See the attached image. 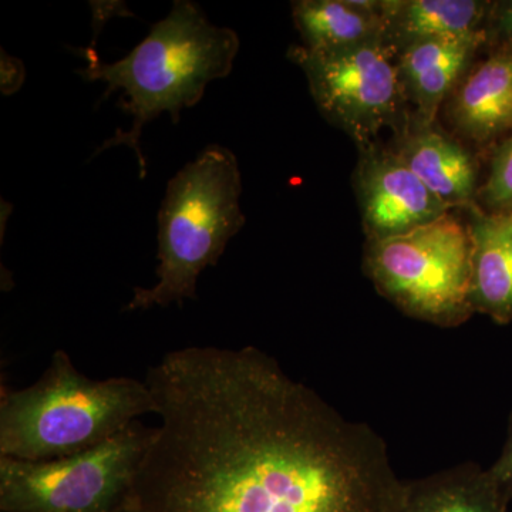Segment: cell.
Wrapping results in <instances>:
<instances>
[{
  "instance_id": "8",
  "label": "cell",
  "mask_w": 512,
  "mask_h": 512,
  "mask_svg": "<svg viewBox=\"0 0 512 512\" xmlns=\"http://www.w3.org/2000/svg\"><path fill=\"white\" fill-rule=\"evenodd\" d=\"M353 181L367 241L409 234L453 211L393 150L363 151Z\"/></svg>"
},
{
  "instance_id": "1",
  "label": "cell",
  "mask_w": 512,
  "mask_h": 512,
  "mask_svg": "<svg viewBox=\"0 0 512 512\" xmlns=\"http://www.w3.org/2000/svg\"><path fill=\"white\" fill-rule=\"evenodd\" d=\"M160 424L123 512H399L372 427L256 348H185L147 373Z\"/></svg>"
},
{
  "instance_id": "9",
  "label": "cell",
  "mask_w": 512,
  "mask_h": 512,
  "mask_svg": "<svg viewBox=\"0 0 512 512\" xmlns=\"http://www.w3.org/2000/svg\"><path fill=\"white\" fill-rule=\"evenodd\" d=\"M487 42V32L423 40L403 47L397 56L400 80L407 100L414 106L413 128L436 124L440 107L456 90L478 49Z\"/></svg>"
},
{
  "instance_id": "16",
  "label": "cell",
  "mask_w": 512,
  "mask_h": 512,
  "mask_svg": "<svg viewBox=\"0 0 512 512\" xmlns=\"http://www.w3.org/2000/svg\"><path fill=\"white\" fill-rule=\"evenodd\" d=\"M477 202L485 212H512V136L495 150L487 180Z\"/></svg>"
},
{
  "instance_id": "6",
  "label": "cell",
  "mask_w": 512,
  "mask_h": 512,
  "mask_svg": "<svg viewBox=\"0 0 512 512\" xmlns=\"http://www.w3.org/2000/svg\"><path fill=\"white\" fill-rule=\"evenodd\" d=\"M153 427L141 421L119 436L49 461L0 457L2 512H123Z\"/></svg>"
},
{
  "instance_id": "14",
  "label": "cell",
  "mask_w": 512,
  "mask_h": 512,
  "mask_svg": "<svg viewBox=\"0 0 512 512\" xmlns=\"http://www.w3.org/2000/svg\"><path fill=\"white\" fill-rule=\"evenodd\" d=\"M488 9L478 0H382L386 36L399 52L423 40L476 35Z\"/></svg>"
},
{
  "instance_id": "15",
  "label": "cell",
  "mask_w": 512,
  "mask_h": 512,
  "mask_svg": "<svg viewBox=\"0 0 512 512\" xmlns=\"http://www.w3.org/2000/svg\"><path fill=\"white\" fill-rule=\"evenodd\" d=\"M292 16L303 47L339 50L386 37L382 13L359 8L353 0H298Z\"/></svg>"
},
{
  "instance_id": "13",
  "label": "cell",
  "mask_w": 512,
  "mask_h": 512,
  "mask_svg": "<svg viewBox=\"0 0 512 512\" xmlns=\"http://www.w3.org/2000/svg\"><path fill=\"white\" fill-rule=\"evenodd\" d=\"M510 501L490 468L463 463L406 481L399 512H510Z\"/></svg>"
},
{
  "instance_id": "18",
  "label": "cell",
  "mask_w": 512,
  "mask_h": 512,
  "mask_svg": "<svg viewBox=\"0 0 512 512\" xmlns=\"http://www.w3.org/2000/svg\"><path fill=\"white\" fill-rule=\"evenodd\" d=\"M497 23L498 30L512 46V2H505L498 8Z\"/></svg>"
},
{
  "instance_id": "3",
  "label": "cell",
  "mask_w": 512,
  "mask_h": 512,
  "mask_svg": "<svg viewBox=\"0 0 512 512\" xmlns=\"http://www.w3.org/2000/svg\"><path fill=\"white\" fill-rule=\"evenodd\" d=\"M156 414L146 382L94 380L56 350L32 386L0 390V457L49 461L76 456L119 436L144 414Z\"/></svg>"
},
{
  "instance_id": "17",
  "label": "cell",
  "mask_w": 512,
  "mask_h": 512,
  "mask_svg": "<svg viewBox=\"0 0 512 512\" xmlns=\"http://www.w3.org/2000/svg\"><path fill=\"white\" fill-rule=\"evenodd\" d=\"M490 471L495 480H497V483L503 488L504 493L512 500V419L503 453H501V456L498 457L493 466L490 467Z\"/></svg>"
},
{
  "instance_id": "12",
  "label": "cell",
  "mask_w": 512,
  "mask_h": 512,
  "mask_svg": "<svg viewBox=\"0 0 512 512\" xmlns=\"http://www.w3.org/2000/svg\"><path fill=\"white\" fill-rule=\"evenodd\" d=\"M473 306L498 325L512 322V212L471 210Z\"/></svg>"
},
{
  "instance_id": "5",
  "label": "cell",
  "mask_w": 512,
  "mask_h": 512,
  "mask_svg": "<svg viewBox=\"0 0 512 512\" xmlns=\"http://www.w3.org/2000/svg\"><path fill=\"white\" fill-rule=\"evenodd\" d=\"M363 266L377 292L410 318L457 328L476 313L470 227L453 212L409 234L367 241Z\"/></svg>"
},
{
  "instance_id": "10",
  "label": "cell",
  "mask_w": 512,
  "mask_h": 512,
  "mask_svg": "<svg viewBox=\"0 0 512 512\" xmlns=\"http://www.w3.org/2000/svg\"><path fill=\"white\" fill-rule=\"evenodd\" d=\"M447 116L461 136L477 144L512 131L511 45L468 70L447 100Z\"/></svg>"
},
{
  "instance_id": "7",
  "label": "cell",
  "mask_w": 512,
  "mask_h": 512,
  "mask_svg": "<svg viewBox=\"0 0 512 512\" xmlns=\"http://www.w3.org/2000/svg\"><path fill=\"white\" fill-rule=\"evenodd\" d=\"M399 50L386 37L339 50L289 47L288 57L308 79L316 106L367 151L384 128L396 127L404 114Z\"/></svg>"
},
{
  "instance_id": "2",
  "label": "cell",
  "mask_w": 512,
  "mask_h": 512,
  "mask_svg": "<svg viewBox=\"0 0 512 512\" xmlns=\"http://www.w3.org/2000/svg\"><path fill=\"white\" fill-rule=\"evenodd\" d=\"M238 50L237 33L212 25L190 0L174 2L167 18L119 62L103 63L93 49H87L84 57L89 64L79 73L89 82L106 84L103 97L121 90L120 107L133 119L130 130L117 131L96 154L127 146L136 154L140 177H146L140 147L143 128L163 113L177 124L181 111L200 103L208 84L232 72Z\"/></svg>"
},
{
  "instance_id": "4",
  "label": "cell",
  "mask_w": 512,
  "mask_h": 512,
  "mask_svg": "<svg viewBox=\"0 0 512 512\" xmlns=\"http://www.w3.org/2000/svg\"><path fill=\"white\" fill-rule=\"evenodd\" d=\"M241 192L237 157L220 144L205 147L168 181L158 212L157 284L134 289L124 311L197 298L198 278L218 264L247 221L239 205Z\"/></svg>"
},
{
  "instance_id": "11",
  "label": "cell",
  "mask_w": 512,
  "mask_h": 512,
  "mask_svg": "<svg viewBox=\"0 0 512 512\" xmlns=\"http://www.w3.org/2000/svg\"><path fill=\"white\" fill-rule=\"evenodd\" d=\"M393 151L451 210L478 207L476 157L439 128H409Z\"/></svg>"
}]
</instances>
